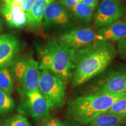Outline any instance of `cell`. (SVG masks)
<instances>
[{
    "mask_svg": "<svg viewBox=\"0 0 126 126\" xmlns=\"http://www.w3.org/2000/svg\"><path fill=\"white\" fill-rule=\"evenodd\" d=\"M108 112L120 117H126V95L123 96L116 100Z\"/></svg>",
    "mask_w": 126,
    "mask_h": 126,
    "instance_id": "19",
    "label": "cell"
},
{
    "mask_svg": "<svg viewBox=\"0 0 126 126\" xmlns=\"http://www.w3.org/2000/svg\"><path fill=\"white\" fill-rule=\"evenodd\" d=\"M25 94L24 102L18 107L20 113L29 114L36 119H43L49 114V104L38 89Z\"/></svg>",
    "mask_w": 126,
    "mask_h": 126,
    "instance_id": "7",
    "label": "cell"
},
{
    "mask_svg": "<svg viewBox=\"0 0 126 126\" xmlns=\"http://www.w3.org/2000/svg\"><path fill=\"white\" fill-rule=\"evenodd\" d=\"M76 51V66L72 84L78 86L105 70L117 54L114 46L107 41H98L87 48Z\"/></svg>",
    "mask_w": 126,
    "mask_h": 126,
    "instance_id": "1",
    "label": "cell"
},
{
    "mask_svg": "<svg viewBox=\"0 0 126 126\" xmlns=\"http://www.w3.org/2000/svg\"><path fill=\"white\" fill-rule=\"evenodd\" d=\"M8 126H31L26 117L21 114H15L6 120Z\"/></svg>",
    "mask_w": 126,
    "mask_h": 126,
    "instance_id": "20",
    "label": "cell"
},
{
    "mask_svg": "<svg viewBox=\"0 0 126 126\" xmlns=\"http://www.w3.org/2000/svg\"><path fill=\"white\" fill-rule=\"evenodd\" d=\"M116 1H123V0H116Z\"/></svg>",
    "mask_w": 126,
    "mask_h": 126,
    "instance_id": "30",
    "label": "cell"
},
{
    "mask_svg": "<svg viewBox=\"0 0 126 126\" xmlns=\"http://www.w3.org/2000/svg\"><path fill=\"white\" fill-rule=\"evenodd\" d=\"M104 41H120L126 39V22L117 20L97 31Z\"/></svg>",
    "mask_w": 126,
    "mask_h": 126,
    "instance_id": "14",
    "label": "cell"
},
{
    "mask_svg": "<svg viewBox=\"0 0 126 126\" xmlns=\"http://www.w3.org/2000/svg\"><path fill=\"white\" fill-rule=\"evenodd\" d=\"M0 89L8 94L14 91L13 77L10 70L5 67L0 68Z\"/></svg>",
    "mask_w": 126,
    "mask_h": 126,
    "instance_id": "17",
    "label": "cell"
},
{
    "mask_svg": "<svg viewBox=\"0 0 126 126\" xmlns=\"http://www.w3.org/2000/svg\"><path fill=\"white\" fill-rule=\"evenodd\" d=\"M22 0H12V1H13V2L16 3V4H20V3L22 2Z\"/></svg>",
    "mask_w": 126,
    "mask_h": 126,
    "instance_id": "28",
    "label": "cell"
},
{
    "mask_svg": "<svg viewBox=\"0 0 126 126\" xmlns=\"http://www.w3.org/2000/svg\"><path fill=\"white\" fill-rule=\"evenodd\" d=\"M60 2L68 10L71 11L74 7L78 2V0H59Z\"/></svg>",
    "mask_w": 126,
    "mask_h": 126,
    "instance_id": "23",
    "label": "cell"
},
{
    "mask_svg": "<svg viewBox=\"0 0 126 126\" xmlns=\"http://www.w3.org/2000/svg\"><path fill=\"white\" fill-rule=\"evenodd\" d=\"M123 96L94 92L77 97L69 103V114L78 123L89 124L93 120L108 111L114 102Z\"/></svg>",
    "mask_w": 126,
    "mask_h": 126,
    "instance_id": "3",
    "label": "cell"
},
{
    "mask_svg": "<svg viewBox=\"0 0 126 126\" xmlns=\"http://www.w3.org/2000/svg\"><path fill=\"white\" fill-rule=\"evenodd\" d=\"M70 23V15L68 11L60 2L59 0H56L47 6L42 22L43 27L65 26Z\"/></svg>",
    "mask_w": 126,
    "mask_h": 126,
    "instance_id": "9",
    "label": "cell"
},
{
    "mask_svg": "<svg viewBox=\"0 0 126 126\" xmlns=\"http://www.w3.org/2000/svg\"><path fill=\"white\" fill-rule=\"evenodd\" d=\"M59 41L68 48L79 50L87 48L98 41L104 40L94 30L84 28L66 32L60 36Z\"/></svg>",
    "mask_w": 126,
    "mask_h": 126,
    "instance_id": "6",
    "label": "cell"
},
{
    "mask_svg": "<svg viewBox=\"0 0 126 126\" xmlns=\"http://www.w3.org/2000/svg\"><path fill=\"white\" fill-rule=\"evenodd\" d=\"M0 11L10 28L20 29L28 25L26 15L21 9L19 4L13 1L4 2L0 6Z\"/></svg>",
    "mask_w": 126,
    "mask_h": 126,
    "instance_id": "11",
    "label": "cell"
},
{
    "mask_svg": "<svg viewBox=\"0 0 126 126\" xmlns=\"http://www.w3.org/2000/svg\"><path fill=\"white\" fill-rule=\"evenodd\" d=\"M2 20L1 19V18H0V33H1V32L2 31Z\"/></svg>",
    "mask_w": 126,
    "mask_h": 126,
    "instance_id": "27",
    "label": "cell"
},
{
    "mask_svg": "<svg viewBox=\"0 0 126 126\" xmlns=\"http://www.w3.org/2000/svg\"><path fill=\"white\" fill-rule=\"evenodd\" d=\"M125 12L124 5L116 0H102L94 14V23L102 28L119 20Z\"/></svg>",
    "mask_w": 126,
    "mask_h": 126,
    "instance_id": "8",
    "label": "cell"
},
{
    "mask_svg": "<svg viewBox=\"0 0 126 126\" xmlns=\"http://www.w3.org/2000/svg\"><path fill=\"white\" fill-rule=\"evenodd\" d=\"M60 121L59 119L52 118L48 120L42 126H59Z\"/></svg>",
    "mask_w": 126,
    "mask_h": 126,
    "instance_id": "24",
    "label": "cell"
},
{
    "mask_svg": "<svg viewBox=\"0 0 126 126\" xmlns=\"http://www.w3.org/2000/svg\"><path fill=\"white\" fill-rule=\"evenodd\" d=\"M9 64L12 77L18 81L25 92L38 89L40 71L39 63L33 58L19 56Z\"/></svg>",
    "mask_w": 126,
    "mask_h": 126,
    "instance_id": "4",
    "label": "cell"
},
{
    "mask_svg": "<svg viewBox=\"0 0 126 126\" xmlns=\"http://www.w3.org/2000/svg\"><path fill=\"white\" fill-rule=\"evenodd\" d=\"M89 125V126H124L126 125V117H120L106 111L93 120Z\"/></svg>",
    "mask_w": 126,
    "mask_h": 126,
    "instance_id": "15",
    "label": "cell"
},
{
    "mask_svg": "<svg viewBox=\"0 0 126 126\" xmlns=\"http://www.w3.org/2000/svg\"><path fill=\"white\" fill-rule=\"evenodd\" d=\"M35 1L36 0H22L19 4L20 7L23 11L26 14L30 11Z\"/></svg>",
    "mask_w": 126,
    "mask_h": 126,
    "instance_id": "21",
    "label": "cell"
},
{
    "mask_svg": "<svg viewBox=\"0 0 126 126\" xmlns=\"http://www.w3.org/2000/svg\"><path fill=\"white\" fill-rule=\"evenodd\" d=\"M71 11L81 22L88 24L92 19L94 9L81 1L77 3Z\"/></svg>",
    "mask_w": 126,
    "mask_h": 126,
    "instance_id": "16",
    "label": "cell"
},
{
    "mask_svg": "<svg viewBox=\"0 0 126 126\" xmlns=\"http://www.w3.org/2000/svg\"><path fill=\"white\" fill-rule=\"evenodd\" d=\"M117 46L122 57L126 60V39L118 41Z\"/></svg>",
    "mask_w": 126,
    "mask_h": 126,
    "instance_id": "22",
    "label": "cell"
},
{
    "mask_svg": "<svg viewBox=\"0 0 126 126\" xmlns=\"http://www.w3.org/2000/svg\"><path fill=\"white\" fill-rule=\"evenodd\" d=\"M15 106L14 100L8 93L0 89V115H6L13 110Z\"/></svg>",
    "mask_w": 126,
    "mask_h": 126,
    "instance_id": "18",
    "label": "cell"
},
{
    "mask_svg": "<svg viewBox=\"0 0 126 126\" xmlns=\"http://www.w3.org/2000/svg\"><path fill=\"white\" fill-rule=\"evenodd\" d=\"M55 1L56 0H36L30 11L26 14L30 29H37L40 27L46 9Z\"/></svg>",
    "mask_w": 126,
    "mask_h": 126,
    "instance_id": "13",
    "label": "cell"
},
{
    "mask_svg": "<svg viewBox=\"0 0 126 126\" xmlns=\"http://www.w3.org/2000/svg\"><path fill=\"white\" fill-rule=\"evenodd\" d=\"M82 2L88 5L94 10L98 4L99 0H82Z\"/></svg>",
    "mask_w": 126,
    "mask_h": 126,
    "instance_id": "25",
    "label": "cell"
},
{
    "mask_svg": "<svg viewBox=\"0 0 126 126\" xmlns=\"http://www.w3.org/2000/svg\"><path fill=\"white\" fill-rule=\"evenodd\" d=\"M59 126H79L74 122H69V121H64V122H60Z\"/></svg>",
    "mask_w": 126,
    "mask_h": 126,
    "instance_id": "26",
    "label": "cell"
},
{
    "mask_svg": "<svg viewBox=\"0 0 126 126\" xmlns=\"http://www.w3.org/2000/svg\"><path fill=\"white\" fill-rule=\"evenodd\" d=\"M20 49V42L12 34L0 35V68L8 65Z\"/></svg>",
    "mask_w": 126,
    "mask_h": 126,
    "instance_id": "12",
    "label": "cell"
},
{
    "mask_svg": "<svg viewBox=\"0 0 126 126\" xmlns=\"http://www.w3.org/2000/svg\"><path fill=\"white\" fill-rule=\"evenodd\" d=\"M96 88L94 92L126 95V70L111 72Z\"/></svg>",
    "mask_w": 126,
    "mask_h": 126,
    "instance_id": "10",
    "label": "cell"
},
{
    "mask_svg": "<svg viewBox=\"0 0 126 126\" xmlns=\"http://www.w3.org/2000/svg\"><path fill=\"white\" fill-rule=\"evenodd\" d=\"M4 1V2H12V0H3Z\"/></svg>",
    "mask_w": 126,
    "mask_h": 126,
    "instance_id": "29",
    "label": "cell"
},
{
    "mask_svg": "<svg viewBox=\"0 0 126 126\" xmlns=\"http://www.w3.org/2000/svg\"><path fill=\"white\" fill-rule=\"evenodd\" d=\"M8 126L7 125H6V124H5V126Z\"/></svg>",
    "mask_w": 126,
    "mask_h": 126,
    "instance_id": "31",
    "label": "cell"
},
{
    "mask_svg": "<svg viewBox=\"0 0 126 126\" xmlns=\"http://www.w3.org/2000/svg\"><path fill=\"white\" fill-rule=\"evenodd\" d=\"M76 66V51L59 41L48 40L41 53L40 70L48 71L65 82L72 77Z\"/></svg>",
    "mask_w": 126,
    "mask_h": 126,
    "instance_id": "2",
    "label": "cell"
},
{
    "mask_svg": "<svg viewBox=\"0 0 126 126\" xmlns=\"http://www.w3.org/2000/svg\"><path fill=\"white\" fill-rule=\"evenodd\" d=\"M38 89L47 100L50 108H60L64 105L66 94L65 82L48 71L40 70Z\"/></svg>",
    "mask_w": 126,
    "mask_h": 126,
    "instance_id": "5",
    "label": "cell"
}]
</instances>
